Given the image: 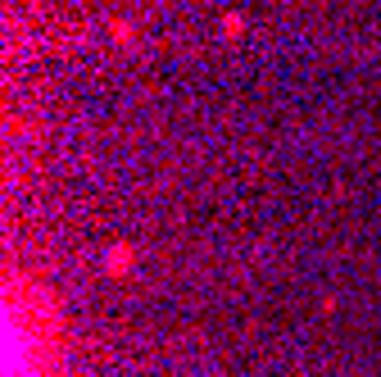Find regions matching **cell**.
<instances>
[{"label":"cell","mask_w":381,"mask_h":377,"mask_svg":"<svg viewBox=\"0 0 381 377\" xmlns=\"http://www.w3.org/2000/svg\"><path fill=\"white\" fill-rule=\"evenodd\" d=\"M241 28H246V14H223V36H227V41H236Z\"/></svg>","instance_id":"obj_1"},{"label":"cell","mask_w":381,"mask_h":377,"mask_svg":"<svg viewBox=\"0 0 381 377\" xmlns=\"http://www.w3.org/2000/svg\"><path fill=\"white\" fill-rule=\"evenodd\" d=\"M113 41H132V23H127V19L113 23Z\"/></svg>","instance_id":"obj_2"}]
</instances>
